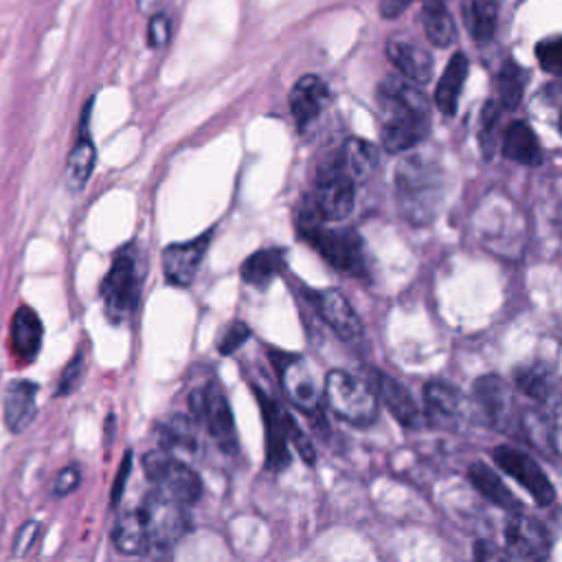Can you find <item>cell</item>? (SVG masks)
I'll use <instances>...</instances> for the list:
<instances>
[{
    "mask_svg": "<svg viewBox=\"0 0 562 562\" xmlns=\"http://www.w3.org/2000/svg\"><path fill=\"white\" fill-rule=\"evenodd\" d=\"M325 404L336 417L353 426H369L380 413L375 386L345 369H331L325 375Z\"/></svg>",
    "mask_w": 562,
    "mask_h": 562,
    "instance_id": "obj_3",
    "label": "cell"
},
{
    "mask_svg": "<svg viewBox=\"0 0 562 562\" xmlns=\"http://www.w3.org/2000/svg\"><path fill=\"white\" fill-rule=\"evenodd\" d=\"M514 382L520 389V393H525L527 397L536 400V402H544L551 393V380L544 367L538 364H529V367H520L514 373Z\"/></svg>",
    "mask_w": 562,
    "mask_h": 562,
    "instance_id": "obj_33",
    "label": "cell"
},
{
    "mask_svg": "<svg viewBox=\"0 0 562 562\" xmlns=\"http://www.w3.org/2000/svg\"><path fill=\"white\" fill-rule=\"evenodd\" d=\"M378 103L382 108L380 140L386 151H406L426 136L430 114L417 86L406 79L386 77L378 88Z\"/></svg>",
    "mask_w": 562,
    "mask_h": 562,
    "instance_id": "obj_1",
    "label": "cell"
},
{
    "mask_svg": "<svg viewBox=\"0 0 562 562\" xmlns=\"http://www.w3.org/2000/svg\"><path fill=\"white\" fill-rule=\"evenodd\" d=\"M312 202L321 220L329 222H340L353 211L356 182L342 169L338 154L318 169Z\"/></svg>",
    "mask_w": 562,
    "mask_h": 562,
    "instance_id": "obj_10",
    "label": "cell"
},
{
    "mask_svg": "<svg viewBox=\"0 0 562 562\" xmlns=\"http://www.w3.org/2000/svg\"><path fill=\"white\" fill-rule=\"evenodd\" d=\"M560 134H562V114H560Z\"/></svg>",
    "mask_w": 562,
    "mask_h": 562,
    "instance_id": "obj_47",
    "label": "cell"
},
{
    "mask_svg": "<svg viewBox=\"0 0 562 562\" xmlns=\"http://www.w3.org/2000/svg\"><path fill=\"white\" fill-rule=\"evenodd\" d=\"M411 2L415 0H380V15L382 18H397Z\"/></svg>",
    "mask_w": 562,
    "mask_h": 562,
    "instance_id": "obj_45",
    "label": "cell"
},
{
    "mask_svg": "<svg viewBox=\"0 0 562 562\" xmlns=\"http://www.w3.org/2000/svg\"><path fill=\"white\" fill-rule=\"evenodd\" d=\"M424 411L428 422L454 430L468 415V402L452 384L432 380L424 389Z\"/></svg>",
    "mask_w": 562,
    "mask_h": 562,
    "instance_id": "obj_16",
    "label": "cell"
},
{
    "mask_svg": "<svg viewBox=\"0 0 562 562\" xmlns=\"http://www.w3.org/2000/svg\"><path fill=\"white\" fill-rule=\"evenodd\" d=\"M143 470L154 485V492L182 507L195 505L202 496V479L198 472L167 450L147 452L143 457Z\"/></svg>",
    "mask_w": 562,
    "mask_h": 562,
    "instance_id": "obj_4",
    "label": "cell"
},
{
    "mask_svg": "<svg viewBox=\"0 0 562 562\" xmlns=\"http://www.w3.org/2000/svg\"><path fill=\"white\" fill-rule=\"evenodd\" d=\"M316 310L321 318L331 327V331L347 340V342H358L364 336V327L360 316L356 314L353 305L347 301L345 294L338 290H321L314 296Z\"/></svg>",
    "mask_w": 562,
    "mask_h": 562,
    "instance_id": "obj_17",
    "label": "cell"
},
{
    "mask_svg": "<svg viewBox=\"0 0 562 562\" xmlns=\"http://www.w3.org/2000/svg\"><path fill=\"white\" fill-rule=\"evenodd\" d=\"M140 272L136 263V255L132 248L121 250L103 279L101 296L105 305V314L112 323H123L130 314H134L140 296Z\"/></svg>",
    "mask_w": 562,
    "mask_h": 562,
    "instance_id": "obj_6",
    "label": "cell"
},
{
    "mask_svg": "<svg viewBox=\"0 0 562 562\" xmlns=\"http://www.w3.org/2000/svg\"><path fill=\"white\" fill-rule=\"evenodd\" d=\"M503 156L512 162L536 167L542 162V149L538 136L525 121H514L503 134Z\"/></svg>",
    "mask_w": 562,
    "mask_h": 562,
    "instance_id": "obj_25",
    "label": "cell"
},
{
    "mask_svg": "<svg viewBox=\"0 0 562 562\" xmlns=\"http://www.w3.org/2000/svg\"><path fill=\"white\" fill-rule=\"evenodd\" d=\"M281 266H283V252L279 248H263L252 252L241 263L239 272L248 285L263 290L277 279V274L281 272Z\"/></svg>",
    "mask_w": 562,
    "mask_h": 562,
    "instance_id": "obj_29",
    "label": "cell"
},
{
    "mask_svg": "<svg viewBox=\"0 0 562 562\" xmlns=\"http://www.w3.org/2000/svg\"><path fill=\"white\" fill-rule=\"evenodd\" d=\"M338 158H340L342 169L349 173V178H351L353 182L369 178V173H371V171L375 169V165H378V151H375V147H373L371 143L362 140V138H349V140L342 145Z\"/></svg>",
    "mask_w": 562,
    "mask_h": 562,
    "instance_id": "obj_30",
    "label": "cell"
},
{
    "mask_svg": "<svg viewBox=\"0 0 562 562\" xmlns=\"http://www.w3.org/2000/svg\"><path fill=\"white\" fill-rule=\"evenodd\" d=\"M112 544L123 555H145L149 553V533L140 505L134 509L119 512L112 531Z\"/></svg>",
    "mask_w": 562,
    "mask_h": 562,
    "instance_id": "obj_21",
    "label": "cell"
},
{
    "mask_svg": "<svg viewBox=\"0 0 562 562\" xmlns=\"http://www.w3.org/2000/svg\"><path fill=\"white\" fill-rule=\"evenodd\" d=\"M395 193L402 215L413 224H428L441 204L443 171L424 156H411L395 171Z\"/></svg>",
    "mask_w": 562,
    "mask_h": 562,
    "instance_id": "obj_2",
    "label": "cell"
},
{
    "mask_svg": "<svg viewBox=\"0 0 562 562\" xmlns=\"http://www.w3.org/2000/svg\"><path fill=\"white\" fill-rule=\"evenodd\" d=\"M303 239L310 241L316 252L336 270L347 274H364V244L351 228H323L314 226L301 231Z\"/></svg>",
    "mask_w": 562,
    "mask_h": 562,
    "instance_id": "obj_9",
    "label": "cell"
},
{
    "mask_svg": "<svg viewBox=\"0 0 562 562\" xmlns=\"http://www.w3.org/2000/svg\"><path fill=\"white\" fill-rule=\"evenodd\" d=\"M329 101V88L318 75H303L290 92V110L301 127L314 123Z\"/></svg>",
    "mask_w": 562,
    "mask_h": 562,
    "instance_id": "obj_20",
    "label": "cell"
},
{
    "mask_svg": "<svg viewBox=\"0 0 562 562\" xmlns=\"http://www.w3.org/2000/svg\"><path fill=\"white\" fill-rule=\"evenodd\" d=\"M498 119H501V112H498V105L487 101L483 112H481V125H479V145L483 149V154L490 158V154L494 151V145H496V127H498Z\"/></svg>",
    "mask_w": 562,
    "mask_h": 562,
    "instance_id": "obj_35",
    "label": "cell"
},
{
    "mask_svg": "<svg viewBox=\"0 0 562 562\" xmlns=\"http://www.w3.org/2000/svg\"><path fill=\"white\" fill-rule=\"evenodd\" d=\"M37 413V386L31 380H13L2 400V422L9 432H24Z\"/></svg>",
    "mask_w": 562,
    "mask_h": 562,
    "instance_id": "obj_19",
    "label": "cell"
},
{
    "mask_svg": "<svg viewBox=\"0 0 562 562\" xmlns=\"http://www.w3.org/2000/svg\"><path fill=\"white\" fill-rule=\"evenodd\" d=\"M259 400V411L263 417V437H266V468L281 472L290 465V441H288V413L261 389H255Z\"/></svg>",
    "mask_w": 562,
    "mask_h": 562,
    "instance_id": "obj_14",
    "label": "cell"
},
{
    "mask_svg": "<svg viewBox=\"0 0 562 562\" xmlns=\"http://www.w3.org/2000/svg\"><path fill=\"white\" fill-rule=\"evenodd\" d=\"M189 406L195 419L209 430V435L215 439V443L222 450L226 452L237 450V428H235L233 411L222 384L211 380L193 389L189 395Z\"/></svg>",
    "mask_w": 562,
    "mask_h": 562,
    "instance_id": "obj_7",
    "label": "cell"
},
{
    "mask_svg": "<svg viewBox=\"0 0 562 562\" xmlns=\"http://www.w3.org/2000/svg\"><path fill=\"white\" fill-rule=\"evenodd\" d=\"M281 389L290 404L305 417H321L325 402V380L321 382L310 360L294 353H272Z\"/></svg>",
    "mask_w": 562,
    "mask_h": 562,
    "instance_id": "obj_5",
    "label": "cell"
},
{
    "mask_svg": "<svg viewBox=\"0 0 562 562\" xmlns=\"http://www.w3.org/2000/svg\"><path fill=\"white\" fill-rule=\"evenodd\" d=\"M79 483H81V470H79V465H66V468H61L59 474L55 476L53 494H55V496H66V494H70Z\"/></svg>",
    "mask_w": 562,
    "mask_h": 562,
    "instance_id": "obj_42",
    "label": "cell"
},
{
    "mask_svg": "<svg viewBox=\"0 0 562 562\" xmlns=\"http://www.w3.org/2000/svg\"><path fill=\"white\" fill-rule=\"evenodd\" d=\"M130 472H132V452L127 450L121 465H119V472H116V479L112 483V492H110V505L116 507L121 503V496H123V490H125V483L130 479Z\"/></svg>",
    "mask_w": 562,
    "mask_h": 562,
    "instance_id": "obj_43",
    "label": "cell"
},
{
    "mask_svg": "<svg viewBox=\"0 0 562 562\" xmlns=\"http://www.w3.org/2000/svg\"><path fill=\"white\" fill-rule=\"evenodd\" d=\"M285 426H288V441H290V446H294V450L301 454V459L305 461V463H314V459H316V452H314V446H312V441L307 439V435L299 428V424L294 422V417L288 413V417H285Z\"/></svg>",
    "mask_w": 562,
    "mask_h": 562,
    "instance_id": "obj_39",
    "label": "cell"
},
{
    "mask_svg": "<svg viewBox=\"0 0 562 562\" xmlns=\"http://www.w3.org/2000/svg\"><path fill=\"white\" fill-rule=\"evenodd\" d=\"M151 2H154V0H138V4H140V7H149Z\"/></svg>",
    "mask_w": 562,
    "mask_h": 562,
    "instance_id": "obj_46",
    "label": "cell"
},
{
    "mask_svg": "<svg viewBox=\"0 0 562 562\" xmlns=\"http://www.w3.org/2000/svg\"><path fill=\"white\" fill-rule=\"evenodd\" d=\"M474 562H512L509 555H505L501 549L487 542H479L474 547Z\"/></svg>",
    "mask_w": 562,
    "mask_h": 562,
    "instance_id": "obj_44",
    "label": "cell"
},
{
    "mask_svg": "<svg viewBox=\"0 0 562 562\" xmlns=\"http://www.w3.org/2000/svg\"><path fill=\"white\" fill-rule=\"evenodd\" d=\"M171 37V24L165 13H154L147 22V44L151 48H162L169 44Z\"/></svg>",
    "mask_w": 562,
    "mask_h": 562,
    "instance_id": "obj_40",
    "label": "cell"
},
{
    "mask_svg": "<svg viewBox=\"0 0 562 562\" xmlns=\"http://www.w3.org/2000/svg\"><path fill=\"white\" fill-rule=\"evenodd\" d=\"M527 72L512 59H507L496 75V99L503 110H514L525 94Z\"/></svg>",
    "mask_w": 562,
    "mask_h": 562,
    "instance_id": "obj_32",
    "label": "cell"
},
{
    "mask_svg": "<svg viewBox=\"0 0 562 562\" xmlns=\"http://www.w3.org/2000/svg\"><path fill=\"white\" fill-rule=\"evenodd\" d=\"M422 24H424V33L430 44L441 46V48L452 44L454 22L441 0H428L422 7Z\"/></svg>",
    "mask_w": 562,
    "mask_h": 562,
    "instance_id": "obj_31",
    "label": "cell"
},
{
    "mask_svg": "<svg viewBox=\"0 0 562 562\" xmlns=\"http://www.w3.org/2000/svg\"><path fill=\"white\" fill-rule=\"evenodd\" d=\"M503 538L509 555L520 562H547L551 553V540L547 529L533 516H527L522 512L509 514Z\"/></svg>",
    "mask_w": 562,
    "mask_h": 562,
    "instance_id": "obj_12",
    "label": "cell"
},
{
    "mask_svg": "<svg viewBox=\"0 0 562 562\" xmlns=\"http://www.w3.org/2000/svg\"><path fill=\"white\" fill-rule=\"evenodd\" d=\"M0 527H2V520H0Z\"/></svg>",
    "mask_w": 562,
    "mask_h": 562,
    "instance_id": "obj_48",
    "label": "cell"
},
{
    "mask_svg": "<svg viewBox=\"0 0 562 562\" xmlns=\"http://www.w3.org/2000/svg\"><path fill=\"white\" fill-rule=\"evenodd\" d=\"M375 391L380 402L386 406V411L404 426V428H422L426 426L428 417L424 406H419L415 402V397L411 395V391L397 382L395 378L386 375V373H375Z\"/></svg>",
    "mask_w": 562,
    "mask_h": 562,
    "instance_id": "obj_18",
    "label": "cell"
},
{
    "mask_svg": "<svg viewBox=\"0 0 562 562\" xmlns=\"http://www.w3.org/2000/svg\"><path fill=\"white\" fill-rule=\"evenodd\" d=\"M463 20L470 37L476 44H487L496 33L498 2L496 0H465Z\"/></svg>",
    "mask_w": 562,
    "mask_h": 562,
    "instance_id": "obj_28",
    "label": "cell"
},
{
    "mask_svg": "<svg viewBox=\"0 0 562 562\" xmlns=\"http://www.w3.org/2000/svg\"><path fill=\"white\" fill-rule=\"evenodd\" d=\"M386 55L408 83L424 86L432 79V57L413 42L391 40L386 42Z\"/></svg>",
    "mask_w": 562,
    "mask_h": 562,
    "instance_id": "obj_22",
    "label": "cell"
},
{
    "mask_svg": "<svg viewBox=\"0 0 562 562\" xmlns=\"http://www.w3.org/2000/svg\"><path fill=\"white\" fill-rule=\"evenodd\" d=\"M147 533H149V553L165 558L178 540L189 531V516L182 505L151 492L140 503Z\"/></svg>",
    "mask_w": 562,
    "mask_h": 562,
    "instance_id": "obj_8",
    "label": "cell"
},
{
    "mask_svg": "<svg viewBox=\"0 0 562 562\" xmlns=\"http://www.w3.org/2000/svg\"><path fill=\"white\" fill-rule=\"evenodd\" d=\"M468 57L463 53H454L439 77V83L435 88V105L446 116H452L457 112L459 94L468 77Z\"/></svg>",
    "mask_w": 562,
    "mask_h": 562,
    "instance_id": "obj_26",
    "label": "cell"
},
{
    "mask_svg": "<svg viewBox=\"0 0 562 562\" xmlns=\"http://www.w3.org/2000/svg\"><path fill=\"white\" fill-rule=\"evenodd\" d=\"M468 479L476 487V492L492 505H496L509 514L520 512V501L516 498V494L505 485L501 474L494 468H490L487 463L474 461L468 468Z\"/></svg>",
    "mask_w": 562,
    "mask_h": 562,
    "instance_id": "obj_24",
    "label": "cell"
},
{
    "mask_svg": "<svg viewBox=\"0 0 562 562\" xmlns=\"http://www.w3.org/2000/svg\"><path fill=\"white\" fill-rule=\"evenodd\" d=\"M211 233L198 235L191 241H178L169 244L162 250V272L165 279L176 288H189L200 270V263L204 261V255L209 250Z\"/></svg>",
    "mask_w": 562,
    "mask_h": 562,
    "instance_id": "obj_15",
    "label": "cell"
},
{
    "mask_svg": "<svg viewBox=\"0 0 562 562\" xmlns=\"http://www.w3.org/2000/svg\"><path fill=\"white\" fill-rule=\"evenodd\" d=\"M40 522L37 520H26L13 536V555L15 558H24L33 544L37 542V536H40Z\"/></svg>",
    "mask_w": 562,
    "mask_h": 562,
    "instance_id": "obj_41",
    "label": "cell"
},
{
    "mask_svg": "<svg viewBox=\"0 0 562 562\" xmlns=\"http://www.w3.org/2000/svg\"><path fill=\"white\" fill-rule=\"evenodd\" d=\"M248 336H250V329H248V325H246L244 321H233V323H228V325L224 327L222 336L217 338V349H220V353H222V356L235 353V351L248 340Z\"/></svg>",
    "mask_w": 562,
    "mask_h": 562,
    "instance_id": "obj_38",
    "label": "cell"
},
{
    "mask_svg": "<svg viewBox=\"0 0 562 562\" xmlns=\"http://www.w3.org/2000/svg\"><path fill=\"white\" fill-rule=\"evenodd\" d=\"M540 68L553 77H562V35L540 40L536 46Z\"/></svg>",
    "mask_w": 562,
    "mask_h": 562,
    "instance_id": "obj_34",
    "label": "cell"
},
{
    "mask_svg": "<svg viewBox=\"0 0 562 562\" xmlns=\"http://www.w3.org/2000/svg\"><path fill=\"white\" fill-rule=\"evenodd\" d=\"M81 375H83V353L77 351L68 362L66 367L61 369V375L57 380V389H55V395L59 397H66L70 395L72 391H77L79 382H81Z\"/></svg>",
    "mask_w": 562,
    "mask_h": 562,
    "instance_id": "obj_37",
    "label": "cell"
},
{
    "mask_svg": "<svg viewBox=\"0 0 562 562\" xmlns=\"http://www.w3.org/2000/svg\"><path fill=\"white\" fill-rule=\"evenodd\" d=\"M162 437L167 446H180V448H191L195 432L193 424L187 417H173L162 426Z\"/></svg>",
    "mask_w": 562,
    "mask_h": 562,
    "instance_id": "obj_36",
    "label": "cell"
},
{
    "mask_svg": "<svg viewBox=\"0 0 562 562\" xmlns=\"http://www.w3.org/2000/svg\"><path fill=\"white\" fill-rule=\"evenodd\" d=\"M90 108V105H88ZM88 108L83 112V127H81V136L77 138L75 147L68 154L66 160V171H64V182L70 191H81L92 173L94 160H97V149L90 140V136L86 134V121H88Z\"/></svg>",
    "mask_w": 562,
    "mask_h": 562,
    "instance_id": "obj_27",
    "label": "cell"
},
{
    "mask_svg": "<svg viewBox=\"0 0 562 562\" xmlns=\"http://www.w3.org/2000/svg\"><path fill=\"white\" fill-rule=\"evenodd\" d=\"M44 325L37 312L29 305L15 310L11 318V349L22 362H33L42 349Z\"/></svg>",
    "mask_w": 562,
    "mask_h": 562,
    "instance_id": "obj_23",
    "label": "cell"
},
{
    "mask_svg": "<svg viewBox=\"0 0 562 562\" xmlns=\"http://www.w3.org/2000/svg\"><path fill=\"white\" fill-rule=\"evenodd\" d=\"M492 459L498 465V470H503L518 485H522L538 505L544 507L553 503L555 487L533 457L514 446H496L492 450Z\"/></svg>",
    "mask_w": 562,
    "mask_h": 562,
    "instance_id": "obj_11",
    "label": "cell"
},
{
    "mask_svg": "<svg viewBox=\"0 0 562 562\" xmlns=\"http://www.w3.org/2000/svg\"><path fill=\"white\" fill-rule=\"evenodd\" d=\"M472 395L481 413L498 430H509L514 424H522L518 413L514 411L509 384L501 375H481L472 386Z\"/></svg>",
    "mask_w": 562,
    "mask_h": 562,
    "instance_id": "obj_13",
    "label": "cell"
}]
</instances>
